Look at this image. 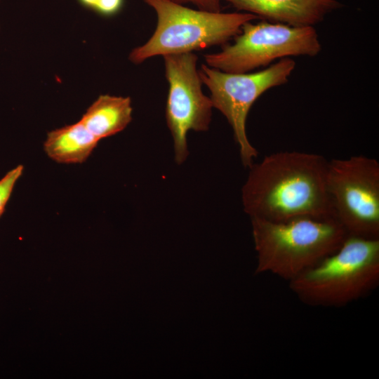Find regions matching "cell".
<instances>
[{
	"instance_id": "obj_1",
	"label": "cell",
	"mask_w": 379,
	"mask_h": 379,
	"mask_svg": "<svg viewBox=\"0 0 379 379\" xmlns=\"http://www.w3.org/2000/svg\"><path fill=\"white\" fill-rule=\"evenodd\" d=\"M327 165L323 156L314 153L265 156L249 167L241 190L245 212L251 218L273 222L335 217L326 188Z\"/></svg>"
},
{
	"instance_id": "obj_2",
	"label": "cell",
	"mask_w": 379,
	"mask_h": 379,
	"mask_svg": "<svg viewBox=\"0 0 379 379\" xmlns=\"http://www.w3.org/2000/svg\"><path fill=\"white\" fill-rule=\"evenodd\" d=\"M251 220L255 273H270L288 282L337 250L347 236L335 217Z\"/></svg>"
},
{
	"instance_id": "obj_3",
	"label": "cell",
	"mask_w": 379,
	"mask_h": 379,
	"mask_svg": "<svg viewBox=\"0 0 379 379\" xmlns=\"http://www.w3.org/2000/svg\"><path fill=\"white\" fill-rule=\"evenodd\" d=\"M379 284V239L347 235L340 246L288 281L304 304L343 307L365 297Z\"/></svg>"
},
{
	"instance_id": "obj_4",
	"label": "cell",
	"mask_w": 379,
	"mask_h": 379,
	"mask_svg": "<svg viewBox=\"0 0 379 379\" xmlns=\"http://www.w3.org/2000/svg\"><path fill=\"white\" fill-rule=\"evenodd\" d=\"M157 15V27L143 45L129 54L138 65L156 55L193 52L223 44L236 36L247 22L258 18L248 13L194 10L170 0H143Z\"/></svg>"
},
{
	"instance_id": "obj_5",
	"label": "cell",
	"mask_w": 379,
	"mask_h": 379,
	"mask_svg": "<svg viewBox=\"0 0 379 379\" xmlns=\"http://www.w3.org/2000/svg\"><path fill=\"white\" fill-rule=\"evenodd\" d=\"M246 22L233 44L204 55L206 65L227 73H247L277 59L316 56L321 50L313 26L294 27L267 21Z\"/></svg>"
},
{
	"instance_id": "obj_6",
	"label": "cell",
	"mask_w": 379,
	"mask_h": 379,
	"mask_svg": "<svg viewBox=\"0 0 379 379\" xmlns=\"http://www.w3.org/2000/svg\"><path fill=\"white\" fill-rule=\"evenodd\" d=\"M295 67L290 58L280 59L266 69L253 73H227L201 65L199 74L211 92L213 107L232 126L241 162L249 168L258 156L247 137L246 124L255 101L267 90L286 84Z\"/></svg>"
},
{
	"instance_id": "obj_7",
	"label": "cell",
	"mask_w": 379,
	"mask_h": 379,
	"mask_svg": "<svg viewBox=\"0 0 379 379\" xmlns=\"http://www.w3.org/2000/svg\"><path fill=\"white\" fill-rule=\"evenodd\" d=\"M326 188L347 235L379 239V163L354 155L328 161Z\"/></svg>"
},
{
	"instance_id": "obj_8",
	"label": "cell",
	"mask_w": 379,
	"mask_h": 379,
	"mask_svg": "<svg viewBox=\"0 0 379 379\" xmlns=\"http://www.w3.org/2000/svg\"><path fill=\"white\" fill-rule=\"evenodd\" d=\"M164 58L169 84L166 123L173 139L175 161L180 164L189 154L187 132L207 131L213 107L201 89L197 55L190 52L167 55Z\"/></svg>"
},
{
	"instance_id": "obj_9",
	"label": "cell",
	"mask_w": 379,
	"mask_h": 379,
	"mask_svg": "<svg viewBox=\"0 0 379 379\" xmlns=\"http://www.w3.org/2000/svg\"><path fill=\"white\" fill-rule=\"evenodd\" d=\"M240 11L272 22L313 26L341 5L337 0H225Z\"/></svg>"
},
{
	"instance_id": "obj_10",
	"label": "cell",
	"mask_w": 379,
	"mask_h": 379,
	"mask_svg": "<svg viewBox=\"0 0 379 379\" xmlns=\"http://www.w3.org/2000/svg\"><path fill=\"white\" fill-rule=\"evenodd\" d=\"M129 97L101 95L79 120L98 140L122 131L132 120Z\"/></svg>"
},
{
	"instance_id": "obj_11",
	"label": "cell",
	"mask_w": 379,
	"mask_h": 379,
	"mask_svg": "<svg viewBox=\"0 0 379 379\" xmlns=\"http://www.w3.org/2000/svg\"><path fill=\"white\" fill-rule=\"evenodd\" d=\"M99 141L79 121L48 132L44 149L56 162L80 164L88 158Z\"/></svg>"
},
{
	"instance_id": "obj_12",
	"label": "cell",
	"mask_w": 379,
	"mask_h": 379,
	"mask_svg": "<svg viewBox=\"0 0 379 379\" xmlns=\"http://www.w3.org/2000/svg\"><path fill=\"white\" fill-rule=\"evenodd\" d=\"M24 167L18 165L8 171L0 180V217L4 211L5 206L11 197L13 187L22 174Z\"/></svg>"
},
{
	"instance_id": "obj_13",
	"label": "cell",
	"mask_w": 379,
	"mask_h": 379,
	"mask_svg": "<svg viewBox=\"0 0 379 379\" xmlns=\"http://www.w3.org/2000/svg\"><path fill=\"white\" fill-rule=\"evenodd\" d=\"M179 4L191 3L198 9L210 12H220L222 0H170Z\"/></svg>"
},
{
	"instance_id": "obj_14",
	"label": "cell",
	"mask_w": 379,
	"mask_h": 379,
	"mask_svg": "<svg viewBox=\"0 0 379 379\" xmlns=\"http://www.w3.org/2000/svg\"><path fill=\"white\" fill-rule=\"evenodd\" d=\"M102 0H77V1L84 8L93 11H95Z\"/></svg>"
}]
</instances>
